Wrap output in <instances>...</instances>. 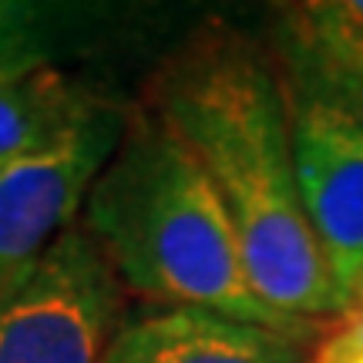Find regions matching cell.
I'll return each mask as SVG.
<instances>
[{"label": "cell", "instance_id": "obj_8", "mask_svg": "<svg viewBox=\"0 0 363 363\" xmlns=\"http://www.w3.org/2000/svg\"><path fill=\"white\" fill-rule=\"evenodd\" d=\"M71 13L54 4L0 0V84L21 81L40 67H57L71 38Z\"/></svg>", "mask_w": 363, "mask_h": 363}, {"label": "cell", "instance_id": "obj_6", "mask_svg": "<svg viewBox=\"0 0 363 363\" xmlns=\"http://www.w3.org/2000/svg\"><path fill=\"white\" fill-rule=\"evenodd\" d=\"M283 91L363 108V0H306L276 13Z\"/></svg>", "mask_w": 363, "mask_h": 363}, {"label": "cell", "instance_id": "obj_7", "mask_svg": "<svg viewBox=\"0 0 363 363\" xmlns=\"http://www.w3.org/2000/svg\"><path fill=\"white\" fill-rule=\"evenodd\" d=\"M303 340L206 310H158L118 330L101 363H306Z\"/></svg>", "mask_w": 363, "mask_h": 363}, {"label": "cell", "instance_id": "obj_9", "mask_svg": "<svg viewBox=\"0 0 363 363\" xmlns=\"http://www.w3.org/2000/svg\"><path fill=\"white\" fill-rule=\"evenodd\" d=\"M323 347L340 353H363V286L357 289V296L350 299L347 313L340 316V323L326 333Z\"/></svg>", "mask_w": 363, "mask_h": 363}, {"label": "cell", "instance_id": "obj_4", "mask_svg": "<svg viewBox=\"0 0 363 363\" xmlns=\"http://www.w3.org/2000/svg\"><path fill=\"white\" fill-rule=\"evenodd\" d=\"M125 121L128 108L98 98L51 145L0 172V289L74 225Z\"/></svg>", "mask_w": 363, "mask_h": 363}, {"label": "cell", "instance_id": "obj_5", "mask_svg": "<svg viewBox=\"0 0 363 363\" xmlns=\"http://www.w3.org/2000/svg\"><path fill=\"white\" fill-rule=\"evenodd\" d=\"M293 169L310 229L340 293L363 286V108L286 94Z\"/></svg>", "mask_w": 363, "mask_h": 363}, {"label": "cell", "instance_id": "obj_1", "mask_svg": "<svg viewBox=\"0 0 363 363\" xmlns=\"http://www.w3.org/2000/svg\"><path fill=\"white\" fill-rule=\"evenodd\" d=\"M145 104L212 179L252 289L299 323L343 316L350 303L330 276L299 199L286 91L269 61L246 38L208 27L158 67Z\"/></svg>", "mask_w": 363, "mask_h": 363}, {"label": "cell", "instance_id": "obj_2", "mask_svg": "<svg viewBox=\"0 0 363 363\" xmlns=\"http://www.w3.org/2000/svg\"><path fill=\"white\" fill-rule=\"evenodd\" d=\"M81 225L121 286L162 310L219 313L293 340L313 333V323L276 313L252 289L212 179L148 104L128 108L125 135L91 185Z\"/></svg>", "mask_w": 363, "mask_h": 363}, {"label": "cell", "instance_id": "obj_10", "mask_svg": "<svg viewBox=\"0 0 363 363\" xmlns=\"http://www.w3.org/2000/svg\"><path fill=\"white\" fill-rule=\"evenodd\" d=\"M313 363H363V353H340V350H330V347L320 343Z\"/></svg>", "mask_w": 363, "mask_h": 363}, {"label": "cell", "instance_id": "obj_3", "mask_svg": "<svg viewBox=\"0 0 363 363\" xmlns=\"http://www.w3.org/2000/svg\"><path fill=\"white\" fill-rule=\"evenodd\" d=\"M121 279L71 225L0 289V363H101L121 320Z\"/></svg>", "mask_w": 363, "mask_h": 363}]
</instances>
